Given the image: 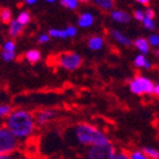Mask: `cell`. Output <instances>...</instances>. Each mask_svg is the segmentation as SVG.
<instances>
[{"label": "cell", "mask_w": 159, "mask_h": 159, "mask_svg": "<svg viewBox=\"0 0 159 159\" xmlns=\"http://www.w3.org/2000/svg\"><path fill=\"white\" fill-rule=\"evenodd\" d=\"M34 116V120H36V125L37 126H46L50 121H52L57 117V111L53 109H43L38 111Z\"/></svg>", "instance_id": "8992f818"}, {"label": "cell", "mask_w": 159, "mask_h": 159, "mask_svg": "<svg viewBox=\"0 0 159 159\" xmlns=\"http://www.w3.org/2000/svg\"><path fill=\"white\" fill-rule=\"evenodd\" d=\"M0 159H15L12 155H0Z\"/></svg>", "instance_id": "836d02e7"}, {"label": "cell", "mask_w": 159, "mask_h": 159, "mask_svg": "<svg viewBox=\"0 0 159 159\" xmlns=\"http://www.w3.org/2000/svg\"><path fill=\"white\" fill-rule=\"evenodd\" d=\"M30 19H31L30 13L28 12V11H22V12L19 13L18 18H17L16 20L19 22V24H21L22 26H25V25H27L30 21Z\"/></svg>", "instance_id": "ffe728a7"}, {"label": "cell", "mask_w": 159, "mask_h": 159, "mask_svg": "<svg viewBox=\"0 0 159 159\" xmlns=\"http://www.w3.org/2000/svg\"><path fill=\"white\" fill-rule=\"evenodd\" d=\"M141 150L148 157V159H159V150L155 147H143Z\"/></svg>", "instance_id": "ac0fdd59"}, {"label": "cell", "mask_w": 159, "mask_h": 159, "mask_svg": "<svg viewBox=\"0 0 159 159\" xmlns=\"http://www.w3.org/2000/svg\"><path fill=\"white\" fill-rule=\"evenodd\" d=\"M61 6H64L70 10H75L78 7V2L76 0H60Z\"/></svg>", "instance_id": "7402d4cb"}, {"label": "cell", "mask_w": 159, "mask_h": 159, "mask_svg": "<svg viewBox=\"0 0 159 159\" xmlns=\"http://www.w3.org/2000/svg\"><path fill=\"white\" fill-rule=\"evenodd\" d=\"M10 26H9V34H10L11 37L16 38V37H19L20 34H22L24 31V27L21 24H19L17 20H11Z\"/></svg>", "instance_id": "ba28073f"}, {"label": "cell", "mask_w": 159, "mask_h": 159, "mask_svg": "<svg viewBox=\"0 0 159 159\" xmlns=\"http://www.w3.org/2000/svg\"><path fill=\"white\" fill-rule=\"evenodd\" d=\"M111 36L115 38L116 41H118L119 43L124 46H130L131 45V40L129 38H127L122 32L118 31V30H111Z\"/></svg>", "instance_id": "4fadbf2b"}, {"label": "cell", "mask_w": 159, "mask_h": 159, "mask_svg": "<svg viewBox=\"0 0 159 159\" xmlns=\"http://www.w3.org/2000/svg\"><path fill=\"white\" fill-rule=\"evenodd\" d=\"M129 158L130 159H148V157L143 154L141 149H133L129 150Z\"/></svg>", "instance_id": "d6986e66"}, {"label": "cell", "mask_w": 159, "mask_h": 159, "mask_svg": "<svg viewBox=\"0 0 159 159\" xmlns=\"http://www.w3.org/2000/svg\"><path fill=\"white\" fill-rule=\"evenodd\" d=\"M57 62L62 68L70 70V71H74L76 69L80 68V66L82 65V58L76 52L66 51V52H62L59 55Z\"/></svg>", "instance_id": "5b68a950"}, {"label": "cell", "mask_w": 159, "mask_h": 159, "mask_svg": "<svg viewBox=\"0 0 159 159\" xmlns=\"http://www.w3.org/2000/svg\"><path fill=\"white\" fill-rule=\"evenodd\" d=\"M3 126L19 143L29 140L37 128L34 114L24 109L11 110L3 120Z\"/></svg>", "instance_id": "6da1fadb"}, {"label": "cell", "mask_w": 159, "mask_h": 159, "mask_svg": "<svg viewBox=\"0 0 159 159\" xmlns=\"http://www.w3.org/2000/svg\"><path fill=\"white\" fill-rule=\"evenodd\" d=\"M11 112L10 106L7 105H0V120H5V118Z\"/></svg>", "instance_id": "cb8c5ba5"}, {"label": "cell", "mask_w": 159, "mask_h": 159, "mask_svg": "<svg viewBox=\"0 0 159 159\" xmlns=\"http://www.w3.org/2000/svg\"><path fill=\"white\" fill-rule=\"evenodd\" d=\"M11 17H12V12L9 8H0V21L2 24L8 25L11 22Z\"/></svg>", "instance_id": "2e32d148"}, {"label": "cell", "mask_w": 159, "mask_h": 159, "mask_svg": "<svg viewBox=\"0 0 159 159\" xmlns=\"http://www.w3.org/2000/svg\"><path fill=\"white\" fill-rule=\"evenodd\" d=\"M88 47L90 48L91 50H100L101 48L103 47V40L99 36H95L91 37L90 39L88 40Z\"/></svg>", "instance_id": "8fae6325"}, {"label": "cell", "mask_w": 159, "mask_h": 159, "mask_svg": "<svg viewBox=\"0 0 159 159\" xmlns=\"http://www.w3.org/2000/svg\"><path fill=\"white\" fill-rule=\"evenodd\" d=\"M145 17H147V18H149V19H154L155 11L152 10V9H147V11L145 12Z\"/></svg>", "instance_id": "d6a6232c"}, {"label": "cell", "mask_w": 159, "mask_h": 159, "mask_svg": "<svg viewBox=\"0 0 159 159\" xmlns=\"http://www.w3.org/2000/svg\"><path fill=\"white\" fill-rule=\"evenodd\" d=\"M49 36L55 38H67V34L65 30H60V29H50L49 30Z\"/></svg>", "instance_id": "603a6c76"}, {"label": "cell", "mask_w": 159, "mask_h": 159, "mask_svg": "<svg viewBox=\"0 0 159 159\" xmlns=\"http://www.w3.org/2000/svg\"><path fill=\"white\" fill-rule=\"evenodd\" d=\"M116 149V146L111 141L88 147L84 155V159H112Z\"/></svg>", "instance_id": "277c9868"}, {"label": "cell", "mask_w": 159, "mask_h": 159, "mask_svg": "<svg viewBox=\"0 0 159 159\" xmlns=\"http://www.w3.org/2000/svg\"><path fill=\"white\" fill-rule=\"evenodd\" d=\"M49 38H50L49 34H41V36L39 37V39H38V41H39L40 43H48V41H49Z\"/></svg>", "instance_id": "1f68e13d"}, {"label": "cell", "mask_w": 159, "mask_h": 159, "mask_svg": "<svg viewBox=\"0 0 159 159\" xmlns=\"http://www.w3.org/2000/svg\"><path fill=\"white\" fill-rule=\"evenodd\" d=\"M135 47L137 48L138 50L143 53L149 52V49H150V45L148 43V40L145 39V38H138L136 39V41L134 43Z\"/></svg>", "instance_id": "7c38bea8"}, {"label": "cell", "mask_w": 159, "mask_h": 159, "mask_svg": "<svg viewBox=\"0 0 159 159\" xmlns=\"http://www.w3.org/2000/svg\"><path fill=\"white\" fill-rule=\"evenodd\" d=\"M15 57H16L15 52H10V51H5V52H2V58L5 59L6 61L13 60V59H15Z\"/></svg>", "instance_id": "f546056e"}, {"label": "cell", "mask_w": 159, "mask_h": 159, "mask_svg": "<svg viewBox=\"0 0 159 159\" xmlns=\"http://www.w3.org/2000/svg\"><path fill=\"white\" fill-rule=\"evenodd\" d=\"M143 67H145V68H147V69L151 68V64H150V61L147 60V61H146V64H145V66H143Z\"/></svg>", "instance_id": "8d00e7d4"}, {"label": "cell", "mask_w": 159, "mask_h": 159, "mask_svg": "<svg viewBox=\"0 0 159 159\" xmlns=\"http://www.w3.org/2000/svg\"><path fill=\"white\" fill-rule=\"evenodd\" d=\"M93 20H95V18H93L91 13H82L81 16L79 17V19H78V25L81 28H87V27H90L93 24Z\"/></svg>", "instance_id": "30bf717a"}, {"label": "cell", "mask_w": 159, "mask_h": 159, "mask_svg": "<svg viewBox=\"0 0 159 159\" xmlns=\"http://www.w3.org/2000/svg\"><path fill=\"white\" fill-rule=\"evenodd\" d=\"M65 31H66L67 38H68V37H75V36H76V34H77V29H76V27H74V26L68 27Z\"/></svg>", "instance_id": "f1b7e54d"}, {"label": "cell", "mask_w": 159, "mask_h": 159, "mask_svg": "<svg viewBox=\"0 0 159 159\" xmlns=\"http://www.w3.org/2000/svg\"><path fill=\"white\" fill-rule=\"evenodd\" d=\"M148 43H149V45H151V46H155V47H157V46L159 45V36H158V34H151L150 37H149Z\"/></svg>", "instance_id": "83f0119b"}, {"label": "cell", "mask_w": 159, "mask_h": 159, "mask_svg": "<svg viewBox=\"0 0 159 159\" xmlns=\"http://www.w3.org/2000/svg\"><path fill=\"white\" fill-rule=\"evenodd\" d=\"M75 140L82 147H91L96 145L110 143L109 137L98 127L88 124V122H79L74 129Z\"/></svg>", "instance_id": "7a4b0ae2"}, {"label": "cell", "mask_w": 159, "mask_h": 159, "mask_svg": "<svg viewBox=\"0 0 159 159\" xmlns=\"http://www.w3.org/2000/svg\"><path fill=\"white\" fill-rule=\"evenodd\" d=\"M136 1H138V2L143 6H149V0H136Z\"/></svg>", "instance_id": "d590c367"}, {"label": "cell", "mask_w": 159, "mask_h": 159, "mask_svg": "<svg viewBox=\"0 0 159 159\" xmlns=\"http://www.w3.org/2000/svg\"><path fill=\"white\" fill-rule=\"evenodd\" d=\"M93 2L105 11L111 10L115 7V0H93Z\"/></svg>", "instance_id": "5bb4252c"}, {"label": "cell", "mask_w": 159, "mask_h": 159, "mask_svg": "<svg viewBox=\"0 0 159 159\" xmlns=\"http://www.w3.org/2000/svg\"><path fill=\"white\" fill-rule=\"evenodd\" d=\"M111 18L116 22H120V24H127L130 21V16L127 12L121 10H115L111 12Z\"/></svg>", "instance_id": "9c48e42d"}, {"label": "cell", "mask_w": 159, "mask_h": 159, "mask_svg": "<svg viewBox=\"0 0 159 159\" xmlns=\"http://www.w3.org/2000/svg\"><path fill=\"white\" fill-rule=\"evenodd\" d=\"M154 93L156 96L159 95V85L158 84H155V87H154Z\"/></svg>", "instance_id": "e575fe53"}, {"label": "cell", "mask_w": 159, "mask_h": 159, "mask_svg": "<svg viewBox=\"0 0 159 159\" xmlns=\"http://www.w3.org/2000/svg\"><path fill=\"white\" fill-rule=\"evenodd\" d=\"M36 1H37V0H26V2L28 3V5H34Z\"/></svg>", "instance_id": "74e56055"}, {"label": "cell", "mask_w": 159, "mask_h": 159, "mask_svg": "<svg viewBox=\"0 0 159 159\" xmlns=\"http://www.w3.org/2000/svg\"><path fill=\"white\" fill-rule=\"evenodd\" d=\"M20 148V143L11 135L3 124H0V155H15Z\"/></svg>", "instance_id": "3957f363"}, {"label": "cell", "mask_w": 159, "mask_h": 159, "mask_svg": "<svg viewBox=\"0 0 159 159\" xmlns=\"http://www.w3.org/2000/svg\"><path fill=\"white\" fill-rule=\"evenodd\" d=\"M134 17H135L137 20H139V21H143V18H145V13L141 10H135L134 11Z\"/></svg>", "instance_id": "4dcf8cb0"}, {"label": "cell", "mask_w": 159, "mask_h": 159, "mask_svg": "<svg viewBox=\"0 0 159 159\" xmlns=\"http://www.w3.org/2000/svg\"><path fill=\"white\" fill-rule=\"evenodd\" d=\"M139 78V81H140L141 89H143V93H147V95H154V87L155 84L151 81L150 79L146 77H143V76H138Z\"/></svg>", "instance_id": "52a82bcc"}, {"label": "cell", "mask_w": 159, "mask_h": 159, "mask_svg": "<svg viewBox=\"0 0 159 159\" xmlns=\"http://www.w3.org/2000/svg\"><path fill=\"white\" fill-rule=\"evenodd\" d=\"M77 2H82V3H87L89 2V1H91V0H76Z\"/></svg>", "instance_id": "f35d334b"}, {"label": "cell", "mask_w": 159, "mask_h": 159, "mask_svg": "<svg viewBox=\"0 0 159 159\" xmlns=\"http://www.w3.org/2000/svg\"><path fill=\"white\" fill-rule=\"evenodd\" d=\"M129 88H130V90H131V93H135V95H138V96L143 95V89H141V86H140V81H139L138 76L135 78V79L131 80V81L129 82Z\"/></svg>", "instance_id": "9a60e30c"}, {"label": "cell", "mask_w": 159, "mask_h": 159, "mask_svg": "<svg viewBox=\"0 0 159 159\" xmlns=\"http://www.w3.org/2000/svg\"><path fill=\"white\" fill-rule=\"evenodd\" d=\"M146 61H147V59L145 58L143 55H138L135 58L134 64H135V66L138 67V68H143V67L145 66V64H146Z\"/></svg>", "instance_id": "d4e9b609"}, {"label": "cell", "mask_w": 159, "mask_h": 159, "mask_svg": "<svg viewBox=\"0 0 159 159\" xmlns=\"http://www.w3.org/2000/svg\"><path fill=\"white\" fill-rule=\"evenodd\" d=\"M16 50V43L12 40H9L5 43V51H10V52H15Z\"/></svg>", "instance_id": "4316f807"}, {"label": "cell", "mask_w": 159, "mask_h": 159, "mask_svg": "<svg viewBox=\"0 0 159 159\" xmlns=\"http://www.w3.org/2000/svg\"><path fill=\"white\" fill-rule=\"evenodd\" d=\"M46 1H48V2H53L55 0H46Z\"/></svg>", "instance_id": "ab89813d"}, {"label": "cell", "mask_w": 159, "mask_h": 159, "mask_svg": "<svg viewBox=\"0 0 159 159\" xmlns=\"http://www.w3.org/2000/svg\"><path fill=\"white\" fill-rule=\"evenodd\" d=\"M112 159H130L129 150H127V149H116Z\"/></svg>", "instance_id": "44dd1931"}, {"label": "cell", "mask_w": 159, "mask_h": 159, "mask_svg": "<svg viewBox=\"0 0 159 159\" xmlns=\"http://www.w3.org/2000/svg\"><path fill=\"white\" fill-rule=\"evenodd\" d=\"M40 58H41V53L37 49H31V50L26 52V59L29 62H31V64H34V62L39 61Z\"/></svg>", "instance_id": "e0dca14e"}, {"label": "cell", "mask_w": 159, "mask_h": 159, "mask_svg": "<svg viewBox=\"0 0 159 159\" xmlns=\"http://www.w3.org/2000/svg\"><path fill=\"white\" fill-rule=\"evenodd\" d=\"M143 27L149 30H154L155 28H156L154 19H149V18H147V17H145L143 20Z\"/></svg>", "instance_id": "484cf974"}]
</instances>
